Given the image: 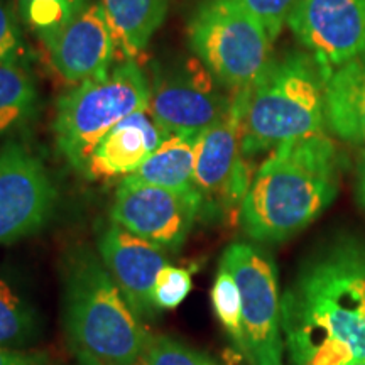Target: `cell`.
Masks as SVG:
<instances>
[{"label": "cell", "mask_w": 365, "mask_h": 365, "mask_svg": "<svg viewBox=\"0 0 365 365\" xmlns=\"http://www.w3.org/2000/svg\"><path fill=\"white\" fill-rule=\"evenodd\" d=\"M0 365H51L48 355L0 346Z\"/></svg>", "instance_id": "obj_27"}, {"label": "cell", "mask_w": 365, "mask_h": 365, "mask_svg": "<svg viewBox=\"0 0 365 365\" xmlns=\"http://www.w3.org/2000/svg\"><path fill=\"white\" fill-rule=\"evenodd\" d=\"M357 188H359V196L360 202L365 207V149L362 150L359 158V168H357Z\"/></svg>", "instance_id": "obj_28"}, {"label": "cell", "mask_w": 365, "mask_h": 365, "mask_svg": "<svg viewBox=\"0 0 365 365\" xmlns=\"http://www.w3.org/2000/svg\"><path fill=\"white\" fill-rule=\"evenodd\" d=\"M200 135H170L129 178L178 193L196 191L193 178Z\"/></svg>", "instance_id": "obj_17"}, {"label": "cell", "mask_w": 365, "mask_h": 365, "mask_svg": "<svg viewBox=\"0 0 365 365\" xmlns=\"http://www.w3.org/2000/svg\"><path fill=\"white\" fill-rule=\"evenodd\" d=\"M327 75L313 54L291 51L271 59L247 86L242 150L252 159L287 140L319 134L325 125Z\"/></svg>", "instance_id": "obj_4"}, {"label": "cell", "mask_w": 365, "mask_h": 365, "mask_svg": "<svg viewBox=\"0 0 365 365\" xmlns=\"http://www.w3.org/2000/svg\"><path fill=\"white\" fill-rule=\"evenodd\" d=\"M191 272L185 267H178L168 264L161 272L158 274L153 289V304L156 312H168L180 307L186 296L190 294Z\"/></svg>", "instance_id": "obj_24"}, {"label": "cell", "mask_w": 365, "mask_h": 365, "mask_svg": "<svg viewBox=\"0 0 365 365\" xmlns=\"http://www.w3.org/2000/svg\"><path fill=\"white\" fill-rule=\"evenodd\" d=\"M22 53V36L17 17L6 0H0V61H17Z\"/></svg>", "instance_id": "obj_26"}, {"label": "cell", "mask_w": 365, "mask_h": 365, "mask_svg": "<svg viewBox=\"0 0 365 365\" xmlns=\"http://www.w3.org/2000/svg\"><path fill=\"white\" fill-rule=\"evenodd\" d=\"M349 365H365V360H359V362H352V364H349Z\"/></svg>", "instance_id": "obj_30"}, {"label": "cell", "mask_w": 365, "mask_h": 365, "mask_svg": "<svg viewBox=\"0 0 365 365\" xmlns=\"http://www.w3.org/2000/svg\"><path fill=\"white\" fill-rule=\"evenodd\" d=\"M287 26L327 76L365 56V0H298Z\"/></svg>", "instance_id": "obj_12"}, {"label": "cell", "mask_w": 365, "mask_h": 365, "mask_svg": "<svg viewBox=\"0 0 365 365\" xmlns=\"http://www.w3.org/2000/svg\"><path fill=\"white\" fill-rule=\"evenodd\" d=\"M325 120L340 139L365 144V58L345 63L327 76Z\"/></svg>", "instance_id": "obj_16"}, {"label": "cell", "mask_w": 365, "mask_h": 365, "mask_svg": "<svg viewBox=\"0 0 365 365\" xmlns=\"http://www.w3.org/2000/svg\"><path fill=\"white\" fill-rule=\"evenodd\" d=\"M289 365L365 360V245L340 242L313 257L281 298Z\"/></svg>", "instance_id": "obj_1"}, {"label": "cell", "mask_w": 365, "mask_h": 365, "mask_svg": "<svg viewBox=\"0 0 365 365\" xmlns=\"http://www.w3.org/2000/svg\"><path fill=\"white\" fill-rule=\"evenodd\" d=\"M43 43L54 68L70 83H81L110 70L117 44L103 7L91 0Z\"/></svg>", "instance_id": "obj_14"}, {"label": "cell", "mask_w": 365, "mask_h": 365, "mask_svg": "<svg viewBox=\"0 0 365 365\" xmlns=\"http://www.w3.org/2000/svg\"><path fill=\"white\" fill-rule=\"evenodd\" d=\"M188 39L218 83L234 91L252 85L271 61L266 27L234 0H202L188 22Z\"/></svg>", "instance_id": "obj_6"}, {"label": "cell", "mask_w": 365, "mask_h": 365, "mask_svg": "<svg viewBox=\"0 0 365 365\" xmlns=\"http://www.w3.org/2000/svg\"><path fill=\"white\" fill-rule=\"evenodd\" d=\"M78 362H80V365H103V364L95 362V360H90V359H78ZM137 365H139V364H137Z\"/></svg>", "instance_id": "obj_29"}, {"label": "cell", "mask_w": 365, "mask_h": 365, "mask_svg": "<svg viewBox=\"0 0 365 365\" xmlns=\"http://www.w3.org/2000/svg\"><path fill=\"white\" fill-rule=\"evenodd\" d=\"M149 78L132 58L76 83L56 105L53 130L59 153L83 173L100 139L130 113L149 108Z\"/></svg>", "instance_id": "obj_5"}, {"label": "cell", "mask_w": 365, "mask_h": 365, "mask_svg": "<svg viewBox=\"0 0 365 365\" xmlns=\"http://www.w3.org/2000/svg\"><path fill=\"white\" fill-rule=\"evenodd\" d=\"M170 137L149 108L130 113L105 134L90 154L83 175L97 178L129 176Z\"/></svg>", "instance_id": "obj_15"}, {"label": "cell", "mask_w": 365, "mask_h": 365, "mask_svg": "<svg viewBox=\"0 0 365 365\" xmlns=\"http://www.w3.org/2000/svg\"><path fill=\"white\" fill-rule=\"evenodd\" d=\"M88 2L90 0H17V9L22 21L46 41Z\"/></svg>", "instance_id": "obj_21"}, {"label": "cell", "mask_w": 365, "mask_h": 365, "mask_svg": "<svg viewBox=\"0 0 365 365\" xmlns=\"http://www.w3.org/2000/svg\"><path fill=\"white\" fill-rule=\"evenodd\" d=\"M63 327L78 359L137 365L150 339L102 259L73 249L63 267Z\"/></svg>", "instance_id": "obj_3"}, {"label": "cell", "mask_w": 365, "mask_h": 365, "mask_svg": "<svg viewBox=\"0 0 365 365\" xmlns=\"http://www.w3.org/2000/svg\"><path fill=\"white\" fill-rule=\"evenodd\" d=\"M245 95L247 86L234 91L228 110L200 135L196 148L195 190L202 200L200 215L210 220L240 213L255 173L242 150Z\"/></svg>", "instance_id": "obj_8"}, {"label": "cell", "mask_w": 365, "mask_h": 365, "mask_svg": "<svg viewBox=\"0 0 365 365\" xmlns=\"http://www.w3.org/2000/svg\"><path fill=\"white\" fill-rule=\"evenodd\" d=\"M149 110L170 135H200L228 110L230 97L198 58L154 63Z\"/></svg>", "instance_id": "obj_9"}, {"label": "cell", "mask_w": 365, "mask_h": 365, "mask_svg": "<svg viewBox=\"0 0 365 365\" xmlns=\"http://www.w3.org/2000/svg\"><path fill=\"white\" fill-rule=\"evenodd\" d=\"M139 365H218L208 355L190 349L168 335L150 336Z\"/></svg>", "instance_id": "obj_23"}, {"label": "cell", "mask_w": 365, "mask_h": 365, "mask_svg": "<svg viewBox=\"0 0 365 365\" xmlns=\"http://www.w3.org/2000/svg\"><path fill=\"white\" fill-rule=\"evenodd\" d=\"M113 38L127 58L148 48L166 19V0H100Z\"/></svg>", "instance_id": "obj_18"}, {"label": "cell", "mask_w": 365, "mask_h": 365, "mask_svg": "<svg viewBox=\"0 0 365 365\" xmlns=\"http://www.w3.org/2000/svg\"><path fill=\"white\" fill-rule=\"evenodd\" d=\"M56 190L44 164L24 145L0 149V245L38 232L51 217Z\"/></svg>", "instance_id": "obj_11"}, {"label": "cell", "mask_w": 365, "mask_h": 365, "mask_svg": "<svg viewBox=\"0 0 365 365\" xmlns=\"http://www.w3.org/2000/svg\"><path fill=\"white\" fill-rule=\"evenodd\" d=\"M212 304L217 318L225 328L237 349L242 352V303L237 282L225 267L220 266L212 287Z\"/></svg>", "instance_id": "obj_22"}, {"label": "cell", "mask_w": 365, "mask_h": 365, "mask_svg": "<svg viewBox=\"0 0 365 365\" xmlns=\"http://www.w3.org/2000/svg\"><path fill=\"white\" fill-rule=\"evenodd\" d=\"M39 314L24 296L0 279V346L21 350L38 340Z\"/></svg>", "instance_id": "obj_20"}, {"label": "cell", "mask_w": 365, "mask_h": 365, "mask_svg": "<svg viewBox=\"0 0 365 365\" xmlns=\"http://www.w3.org/2000/svg\"><path fill=\"white\" fill-rule=\"evenodd\" d=\"M340 154L319 132L287 140L269 153L254 173L239 220L255 242H282L307 228L335 200Z\"/></svg>", "instance_id": "obj_2"}, {"label": "cell", "mask_w": 365, "mask_h": 365, "mask_svg": "<svg viewBox=\"0 0 365 365\" xmlns=\"http://www.w3.org/2000/svg\"><path fill=\"white\" fill-rule=\"evenodd\" d=\"M98 254L135 317H154L153 289L168 266L166 250L112 222L100 232Z\"/></svg>", "instance_id": "obj_13"}, {"label": "cell", "mask_w": 365, "mask_h": 365, "mask_svg": "<svg viewBox=\"0 0 365 365\" xmlns=\"http://www.w3.org/2000/svg\"><path fill=\"white\" fill-rule=\"evenodd\" d=\"M220 266L237 282L242 303V355L250 365H284L281 296L277 267L271 255L252 244L235 242Z\"/></svg>", "instance_id": "obj_7"}, {"label": "cell", "mask_w": 365, "mask_h": 365, "mask_svg": "<svg viewBox=\"0 0 365 365\" xmlns=\"http://www.w3.org/2000/svg\"><path fill=\"white\" fill-rule=\"evenodd\" d=\"M234 2L252 14L255 19L261 21L274 43L281 34L282 26L287 22V17L298 0H234Z\"/></svg>", "instance_id": "obj_25"}, {"label": "cell", "mask_w": 365, "mask_h": 365, "mask_svg": "<svg viewBox=\"0 0 365 365\" xmlns=\"http://www.w3.org/2000/svg\"><path fill=\"white\" fill-rule=\"evenodd\" d=\"M200 208L198 191L178 193L125 176L117 188L110 220L166 252H176L188 239Z\"/></svg>", "instance_id": "obj_10"}, {"label": "cell", "mask_w": 365, "mask_h": 365, "mask_svg": "<svg viewBox=\"0 0 365 365\" xmlns=\"http://www.w3.org/2000/svg\"><path fill=\"white\" fill-rule=\"evenodd\" d=\"M38 102L34 81L16 61H0V135L33 117Z\"/></svg>", "instance_id": "obj_19"}]
</instances>
